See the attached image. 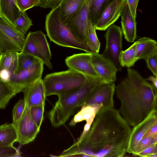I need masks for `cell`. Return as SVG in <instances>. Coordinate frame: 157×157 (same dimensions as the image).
Here are the masks:
<instances>
[{"instance_id": "d6986e66", "label": "cell", "mask_w": 157, "mask_h": 157, "mask_svg": "<svg viewBox=\"0 0 157 157\" xmlns=\"http://www.w3.org/2000/svg\"><path fill=\"white\" fill-rule=\"evenodd\" d=\"M102 106V105H83L80 110L70 122L69 125L71 126L75 125L84 121L86 122L82 132L79 139L82 138L88 131L97 113Z\"/></svg>"}, {"instance_id": "b9f144b4", "label": "cell", "mask_w": 157, "mask_h": 157, "mask_svg": "<svg viewBox=\"0 0 157 157\" xmlns=\"http://www.w3.org/2000/svg\"><path fill=\"white\" fill-rule=\"evenodd\" d=\"M147 81H149L152 83V85L155 88L157 89V76H150L147 78L145 79Z\"/></svg>"}, {"instance_id": "f1b7e54d", "label": "cell", "mask_w": 157, "mask_h": 157, "mask_svg": "<svg viewBox=\"0 0 157 157\" xmlns=\"http://www.w3.org/2000/svg\"><path fill=\"white\" fill-rule=\"evenodd\" d=\"M14 96L13 91L7 83L0 80V109H5Z\"/></svg>"}, {"instance_id": "4dcf8cb0", "label": "cell", "mask_w": 157, "mask_h": 157, "mask_svg": "<svg viewBox=\"0 0 157 157\" xmlns=\"http://www.w3.org/2000/svg\"><path fill=\"white\" fill-rule=\"evenodd\" d=\"M154 144H157V134L153 136L144 137L138 143L132 154L136 156L138 153Z\"/></svg>"}, {"instance_id": "f546056e", "label": "cell", "mask_w": 157, "mask_h": 157, "mask_svg": "<svg viewBox=\"0 0 157 157\" xmlns=\"http://www.w3.org/2000/svg\"><path fill=\"white\" fill-rule=\"evenodd\" d=\"M32 25V21L27 15L26 11L20 10L19 16L14 22V26L25 34Z\"/></svg>"}, {"instance_id": "52a82bcc", "label": "cell", "mask_w": 157, "mask_h": 157, "mask_svg": "<svg viewBox=\"0 0 157 157\" xmlns=\"http://www.w3.org/2000/svg\"><path fill=\"white\" fill-rule=\"evenodd\" d=\"M25 37V34L0 16V55L21 52Z\"/></svg>"}, {"instance_id": "74e56055", "label": "cell", "mask_w": 157, "mask_h": 157, "mask_svg": "<svg viewBox=\"0 0 157 157\" xmlns=\"http://www.w3.org/2000/svg\"><path fill=\"white\" fill-rule=\"evenodd\" d=\"M157 53L149 57L145 60L148 68L153 75L157 76Z\"/></svg>"}, {"instance_id": "30bf717a", "label": "cell", "mask_w": 157, "mask_h": 157, "mask_svg": "<svg viewBox=\"0 0 157 157\" xmlns=\"http://www.w3.org/2000/svg\"><path fill=\"white\" fill-rule=\"evenodd\" d=\"M14 125L16 131V142L21 145L33 141L36 137L40 129L33 120L30 108L25 105L21 118Z\"/></svg>"}, {"instance_id": "d4e9b609", "label": "cell", "mask_w": 157, "mask_h": 157, "mask_svg": "<svg viewBox=\"0 0 157 157\" xmlns=\"http://www.w3.org/2000/svg\"><path fill=\"white\" fill-rule=\"evenodd\" d=\"M136 42L124 51H122L120 56V61L122 67L128 68L133 66L138 59L136 57Z\"/></svg>"}, {"instance_id": "2e32d148", "label": "cell", "mask_w": 157, "mask_h": 157, "mask_svg": "<svg viewBox=\"0 0 157 157\" xmlns=\"http://www.w3.org/2000/svg\"><path fill=\"white\" fill-rule=\"evenodd\" d=\"M156 122H157V109L132 128L127 152L132 154L134 152L138 143L147 131Z\"/></svg>"}, {"instance_id": "83f0119b", "label": "cell", "mask_w": 157, "mask_h": 157, "mask_svg": "<svg viewBox=\"0 0 157 157\" xmlns=\"http://www.w3.org/2000/svg\"><path fill=\"white\" fill-rule=\"evenodd\" d=\"M87 37L89 45L94 53H98L100 43L97 37L95 26L88 18L87 20Z\"/></svg>"}, {"instance_id": "7c38bea8", "label": "cell", "mask_w": 157, "mask_h": 157, "mask_svg": "<svg viewBox=\"0 0 157 157\" xmlns=\"http://www.w3.org/2000/svg\"><path fill=\"white\" fill-rule=\"evenodd\" d=\"M93 67L100 78L106 82H114L118 70L113 63L99 53H91Z\"/></svg>"}, {"instance_id": "603a6c76", "label": "cell", "mask_w": 157, "mask_h": 157, "mask_svg": "<svg viewBox=\"0 0 157 157\" xmlns=\"http://www.w3.org/2000/svg\"><path fill=\"white\" fill-rule=\"evenodd\" d=\"M17 138L16 129L12 123L0 126V146H13Z\"/></svg>"}, {"instance_id": "8d00e7d4", "label": "cell", "mask_w": 157, "mask_h": 157, "mask_svg": "<svg viewBox=\"0 0 157 157\" xmlns=\"http://www.w3.org/2000/svg\"><path fill=\"white\" fill-rule=\"evenodd\" d=\"M63 0H40L36 6L52 9H55L59 6Z\"/></svg>"}, {"instance_id": "7bdbcfd3", "label": "cell", "mask_w": 157, "mask_h": 157, "mask_svg": "<svg viewBox=\"0 0 157 157\" xmlns=\"http://www.w3.org/2000/svg\"><path fill=\"white\" fill-rule=\"evenodd\" d=\"M0 16H2L1 12V0H0Z\"/></svg>"}, {"instance_id": "8992f818", "label": "cell", "mask_w": 157, "mask_h": 157, "mask_svg": "<svg viewBox=\"0 0 157 157\" xmlns=\"http://www.w3.org/2000/svg\"><path fill=\"white\" fill-rule=\"evenodd\" d=\"M21 52L34 56L49 69H52L49 44L45 35L41 30L29 33L25 37Z\"/></svg>"}, {"instance_id": "ab89813d", "label": "cell", "mask_w": 157, "mask_h": 157, "mask_svg": "<svg viewBox=\"0 0 157 157\" xmlns=\"http://www.w3.org/2000/svg\"><path fill=\"white\" fill-rule=\"evenodd\" d=\"M12 73L8 70L3 69L0 71V80L8 83L10 80Z\"/></svg>"}, {"instance_id": "9a60e30c", "label": "cell", "mask_w": 157, "mask_h": 157, "mask_svg": "<svg viewBox=\"0 0 157 157\" xmlns=\"http://www.w3.org/2000/svg\"><path fill=\"white\" fill-rule=\"evenodd\" d=\"M125 0H113L105 8L94 25L95 29L105 31L121 16Z\"/></svg>"}, {"instance_id": "836d02e7", "label": "cell", "mask_w": 157, "mask_h": 157, "mask_svg": "<svg viewBox=\"0 0 157 157\" xmlns=\"http://www.w3.org/2000/svg\"><path fill=\"white\" fill-rule=\"evenodd\" d=\"M21 157L20 151L13 146H0V157Z\"/></svg>"}, {"instance_id": "f35d334b", "label": "cell", "mask_w": 157, "mask_h": 157, "mask_svg": "<svg viewBox=\"0 0 157 157\" xmlns=\"http://www.w3.org/2000/svg\"><path fill=\"white\" fill-rule=\"evenodd\" d=\"M133 18L136 19V9L139 0H125Z\"/></svg>"}, {"instance_id": "5bb4252c", "label": "cell", "mask_w": 157, "mask_h": 157, "mask_svg": "<svg viewBox=\"0 0 157 157\" xmlns=\"http://www.w3.org/2000/svg\"><path fill=\"white\" fill-rule=\"evenodd\" d=\"M91 0H86L81 10L77 16L67 25L74 34L85 44L90 47L87 37L88 13Z\"/></svg>"}, {"instance_id": "d590c367", "label": "cell", "mask_w": 157, "mask_h": 157, "mask_svg": "<svg viewBox=\"0 0 157 157\" xmlns=\"http://www.w3.org/2000/svg\"><path fill=\"white\" fill-rule=\"evenodd\" d=\"M136 156L143 157H157V144H154L138 153Z\"/></svg>"}, {"instance_id": "ffe728a7", "label": "cell", "mask_w": 157, "mask_h": 157, "mask_svg": "<svg viewBox=\"0 0 157 157\" xmlns=\"http://www.w3.org/2000/svg\"><path fill=\"white\" fill-rule=\"evenodd\" d=\"M86 0H63L59 6L62 21L67 24L74 19L82 8Z\"/></svg>"}, {"instance_id": "6da1fadb", "label": "cell", "mask_w": 157, "mask_h": 157, "mask_svg": "<svg viewBox=\"0 0 157 157\" xmlns=\"http://www.w3.org/2000/svg\"><path fill=\"white\" fill-rule=\"evenodd\" d=\"M132 128L119 111L101 107L83 136L64 150L60 157H122Z\"/></svg>"}, {"instance_id": "9c48e42d", "label": "cell", "mask_w": 157, "mask_h": 157, "mask_svg": "<svg viewBox=\"0 0 157 157\" xmlns=\"http://www.w3.org/2000/svg\"><path fill=\"white\" fill-rule=\"evenodd\" d=\"M105 36L106 40L105 49L101 54L111 61L118 71L122 70L120 56L122 49V32L120 27L114 24L107 29Z\"/></svg>"}, {"instance_id": "5b68a950", "label": "cell", "mask_w": 157, "mask_h": 157, "mask_svg": "<svg viewBox=\"0 0 157 157\" xmlns=\"http://www.w3.org/2000/svg\"><path fill=\"white\" fill-rule=\"evenodd\" d=\"M85 80L84 75L70 69L48 74L43 80L46 96H58L75 90Z\"/></svg>"}, {"instance_id": "44dd1931", "label": "cell", "mask_w": 157, "mask_h": 157, "mask_svg": "<svg viewBox=\"0 0 157 157\" xmlns=\"http://www.w3.org/2000/svg\"><path fill=\"white\" fill-rule=\"evenodd\" d=\"M136 57L139 59L145 60L149 57L157 53V43L150 38H140L136 41Z\"/></svg>"}, {"instance_id": "4fadbf2b", "label": "cell", "mask_w": 157, "mask_h": 157, "mask_svg": "<svg viewBox=\"0 0 157 157\" xmlns=\"http://www.w3.org/2000/svg\"><path fill=\"white\" fill-rule=\"evenodd\" d=\"M65 62L69 69L84 75L100 78L93 67L91 53L86 52L74 54L67 57L65 59Z\"/></svg>"}, {"instance_id": "7a4b0ae2", "label": "cell", "mask_w": 157, "mask_h": 157, "mask_svg": "<svg viewBox=\"0 0 157 157\" xmlns=\"http://www.w3.org/2000/svg\"><path fill=\"white\" fill-rule=\"evenodd\" d=\"M126 76L115 87L119 112L134 127L157 109V89L136 70L128 68Z\"/></svg>"}, {"instance_id": "60d3db41", "label": "cell", "mask_w": 157, "mask_h": 157, "mask_svg": "<svg viewBox=\"0 0 157 157\" xmlns=\"http://www.w3.org/2000/svg\"><path fill=\"white\" fill-rule=\"evenodd\" d=\"M157 134V122H156L147 131L144 137L153 136Z\"/></svg>"}, {"instance_id": "e575fe53", "label": "cell", "mask_w": 157, "mask_h": 157, "mask_svg": "<svg viewBox=\"0 0 157 157\" xmlns=\"http://www.w3.org/2000/svg\"><path fill=\"white\" fill-rule=\"evenodd\" d=\"M40 2V0H16L17 6L21 11H26L34 6H36Z\"/></svg>"}, {"instance_id": "ba28073f", "label": "cell", "mask_w": 157, "mask_h": 157, "mask_svg": "<svg viewBox=\"0 0 157 157\" xmlns=\"http://www.w3.org/2000/svg\"><path fill=\"white\" fill-rule=\"evenodd\" d=\"M44 63L41 60L29 67L18 73H13L7 84L14 96L37 80L41 78Z\"/></svg>"}, {"instance_id": "e0dca14e", "label": "cell", "mask_w": 157, "mask_h": 157, "mask_svg": "<svg viewBox=\"0 0 157 157\" xmlns=\"http://www.w3.org/2000/svg\"><path fill=\"white\" fill-rule=\"evenodd\" d=\"M22 92L24 94L25 105L28 107L45 106L46 96L43 80L41 78L29 85Z\"/></svg>"}, {"instance_id": "ac0fdd59", "label": "cell", "mask_w": 157, "mask_h": 157, "mask_svg": "<svg viewBox=\"0 0 157 157\" xmlns=\"http://www.w3.org/2000/svg\"><path fill=\"white\" fill-rule=\"evenodd\" d=\"M122 31L128 42H133L136 36V22L133 17L128 5L125 0L121 15Z\"/></svg>"}, {"instance_id": "7402d4cb", "label": "cell", "mask_w": 157, "mask_h": 157, "mask_svg": "<svg viewBox=\"0 0 157 157\" xmlns=\"http://www.w3.org/2000/svg\"><path fill=\"white\" fill-rule=\"evenodd\" d=\"M1 8L3 17L14 26L20 11L17 5L16 0H1Z\"/></svg>"}, {"instance_id": "3957f363", "label": "cell", "mask_w": 157, "mask_h": 157, "mask_svg": "<svg viewBox=\"0 0 157 157\" xmlns=\"http://www.w3.org/2000/svg\"><path fill=\"white\" fill-rule=\"evenodd\" d=\"M85 76V81L80 87L58 96V100L48 114L53 126L64 124L75 110L82 106L93 90L99 85L106 82L99 78Z\"/></svg>"}, {"instance_id": "277c9868", "label": "cell", "mask_w": 157, "mask_h": 157, "mask_svg": "<svg viewBox=\"0 0 157 157\" xmlns=\"http://www.w3.org/2000/svg\"><path fill=\"white\" fill-rule=\"evenodd\" d=\"M59 6L52 9L46 17L45 27L51 41L60 46L78 49L91 53L92 50L75 36L61 21Z\"/></svg>"}, {"instance_id": "4316f807", "label": "cell", "mask_w": 157, "mask_h": 157, "mask_svg": "<svg viewBox=\"0 0 157 157\" xmlns=\"http://www.w3.org/2000/svg\"><path fill=\"white\" fill-rule=\"evenodd\" d=\"M40 60L38 58L30 54L21 52H18L15 73L22 71Z\"/></svg>"}, {"instance_id": "d6a6232c", "label": "cell", "mask_w": 157, "mask_h": 157, "mask_svg": "<svg viewBox=\"0 0 157 157\" xmlns=\"http://www.w3.org/2000/svg\"><path fill=\"white\" fill-rule=\"evenodd\" d=\"M25 103L24 99L19 100L14 105L12 111L13 124H15L19 121L24 110Z\"/></svg>"}, {"instance_id": "8fae6325", "label": "cell", "mask_w": 157, "mask_h": 157, "mask_svg": "<svg viewBox=\"0 0 157 157\" xmlns=\"http://www.w3.org/2000/svg\"><path fill=\"white\" fill-rule=\"evenodd\" d=\"M115 87L114 82H105L99 85L92 91L82 106L102 105L104 108L113 107Z\"/></svg>"}, {"instance_id": "484cf974", "label": "cell", "mask_w": 157, "mask_h": 157, "mask_svg": "<svg viewBox=\"0 0 157 157\" xmlns=\"http://www.w3.org/2000/svg\"><path fill=\"white\" fill-rule=\"evenodd\" d=\"M18 52H9L0 55V71L3 69L15 73Z\"/></svg>"}, {"instance_id": "cb8c5ba5", "label": "cell", "mask_w": 157, "mask_h": 157, "mask_svg": "<svg viewBox=\"0 0 157 157\" xmlns=\"http://www.w3.org/2000/svg\"><path fill=\"white\" fill-rule=\"evenodd\" d=\"M113 0H91L89 6L88 18L95 25L106 6Z\"/></svg>"}, {"instance_id": "1f68e13d", "label": "cell", "mask_w": 157, "mask_h": 157, "mask_svg": "<svg viewBox=\"0 0 157 157\" xmlns=\"http://www.w3.org/2000/svg\"><path fill=\"white\" fill-rule=\"evenodd\" d=\"M44 106H34L30 108L32 117L38 127L40 128L44 118Z\"/></svg>"}]
</instances>
